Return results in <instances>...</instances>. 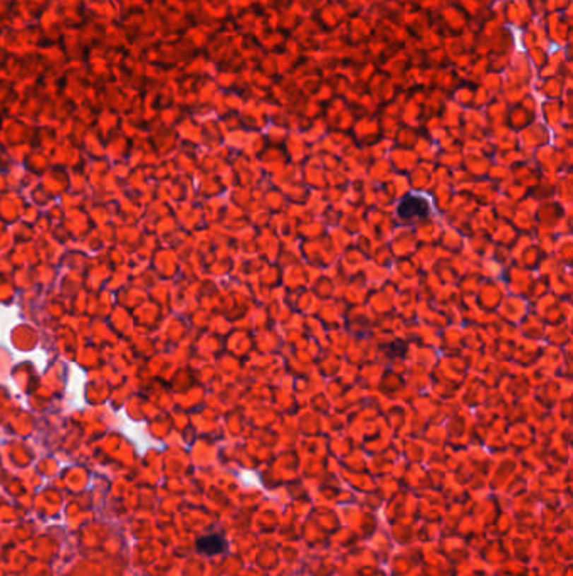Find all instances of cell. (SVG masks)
<instances>
[{
  "label": "cell",
  "mask_w": 573,
  "mask_h": 576,
  "mask_svg": "<svg viewBox=\"0 0 573 576\" xmlns=\"http://www.w3.org/2000/svg\"><path fill=\"white\" fill-rule=\"evenodd\" d=\"M429 199L422 194H410V196L403 197L397 206V214L402 221H415L424 219L429 216L430 211Z\"/></svg>",
  "instance_id": "cell-1"
},
{
  "label": "cell",
  "mask_w": 573,
  "mask_h": 576,
  "mask_svg": "<svg viewBox=\"0 0 573 576\" xmlns=\"http://www.w3.org/2000/svg\"><path fill=\"white\" fill-rule=\"evenodd\" d=\"M197 551L202 553V555H219V553H224L225 548H228V543L225 539L219 534H208L203 536V538L197 539Z\"/></svg>",
  "instance_id": "cell-2"
}]
</instances>
